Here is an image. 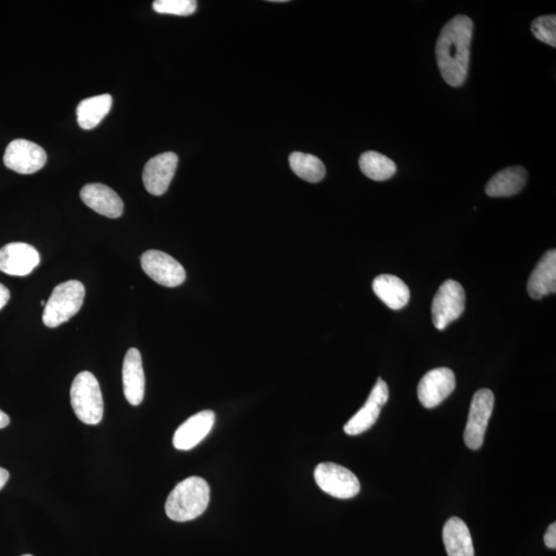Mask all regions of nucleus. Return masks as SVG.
Wrapping results in <instances>:
<instances>
[{
    "label": "nucleus",
    "instance_id": "21",
    "mask_svg": "<svg viewBox=\"0 0 556 556\" xmlns=\"http://www.w3.org/2000/svg\"><path fill=\"white\" fill-rule=\"evenodd\" d=\"M112 106L113 98L110 94L94 96L81 101L76 107L79 125L85 130L93 129L110 113Z\"/></svg>",
    "mask_w": 556,
    "mask_h": 556
},
{
    "label": "nucleus",
    "instance_id": "20",
    "mask_svg": "<svg viewBox=\"0 0 556 556\" xmlns=\"http://www.w3.org/2000/svg\"><path fill=\"white\" fill-rule=\"evenodd\" d=\"M443 542L449 556H475L470 530L458 517H451L445 523Z\"/></svg>",
    "mask_w": 556,
    "mask_h": 556
},
{
    "label": "nucleus",
    "instance_id": "30",
    "mask_svg": "<svg viewBox=\"0 0 556 556\" xmlns=\"http://www.w3.org/2000/svg\"><path fill=\"white\" fill-rule=\"evenodd\" d=\"M41 304H42V306H46V302H44V301H43H43L41 302Z\"/></svg>",
    "mask_w": 556,
    "mask_h": 556
},
{
    "label": "nucleus",
    "instance_id": "5",
    "mask_svg": "<svg viewBox=\"0 0 556 556\" xmlns=\"http://www.w3.org/2000/svg\"><path fill=\"white\" fill-rule=\"evenodd\" d=\"M466 294L464 287L456 280L449 279L439 287L432 304L435 327L442 331L447 325L463 315Z\"/></svg>",
    "mask_w": 556,
    "mask_h": 556
},
{
    "label": "nucleus",
    "instance_id": "27",
    "mask_svg": "<svg viewBox=\"0 0 556 556\" xmlns=\"http://www.w3.org/2000/svg\"><path fill=\"white\" fill-rule=\"evenodd\" d=\"M11 293L5 286L0 284V309H3L8 304Z\"/></svg>",
    "mask_w": 556,
    "mask_h": 556
},
{
    "label": "nucleus",
    "instance_id": "17",
    "mask_svg": "<svg viewBox=\"0 0 556 556\" xmlns=\"http://www.w3.org/2000/svg\"><path fill=\"white\" fill-rule=\"evenodd\" d=\"M556 291V252L548 251L536 264L528 283V292L539 300Z\"/></svg>",
    "mask_w": 556,
    "mask_h": 556
},
{
    "label": "nucleus",
    "instance_id": "1",
    "mask_svg": "<svg viewBox=\"0 0 556 556\" xmlns=\"http://www.w3.org/2000/svg\"><path fill=\"white\" fill-rule=\"evenodd\" d=\"M473 29L471 19L458 15L440 32L436 43L437 64L443 80L451 87H461L468 78Z\"/></svg>",
    "mask_w": 556,
    "mask_h": 556
},
{
    "label": "nucleus",
    "instance_id": "24",
    "mask_svg": "<svg viewBox=\"0 0 556 556\" xmlns=\"http://www.w3.org/2000/svg\"><path fill=\"white\" fill-rule=\"evenodd\" d=\"M153 9L158 14L184 17L194 14L197 9V3L194 0H157V2L153 4Z\"/></svg>",
    "mask_w": 556,
    "mask_h": 556
},
{
    "label": "nucleus",
    "instance_id": "6",
    "mask_svg": "<svg viewBox=\"0 0 556 556\" xmlns=\"http://www.w3.org/2000/svg\"><path fill=\"white\" fill-rule=\"evenodd\" d=\"M315 479L319 489L337 498H351L360 493L359 479L341 465L319 464L315 470Z\"/></svg>",
    "mask_w": 556,
    "mask_h": 556
},
{
    "label": "nucleus",
    "instance_id": "23",
    "mask_svg": "<svg viewBox=\"0 0 556 556\" xmlns=\"http://www.w3.org/2000/svg\"><path fill=\"white\" fill-rule=\"evenodd\" d=\"M290 166L294 174L309 183H318L325 176L324 163L317 157L304 154L301 152H294L289 158Z\"/></svg>",
    "mask_w": 556,
    "mask_h": 556
},
{
    "label": "nucleus",
    "instance_id": "4",
    "mask_svg": "<svg viewBox=\"0 0 556 556\" xmlns=\"http://www.w3.org/2000/svg\"><path fill=\"white\" fill-rule=\"evenodd\" d=\"M85 286L79 280H69L55 287L44 306L43 322L48 328H57L74 317L85 299Z\"/></svg>",
    "mask_w": 556,
    "mask_h": 556
},
{
    "label": "nucleus",
    "instance_id": "10",
    "mask_svg": "<svg viewBox=\"0 0 556 556\" xmlns=\"http://www.w3.org/2000/svg\"><path fill=\"white\" fill-rule=\"evenodd\" d=\"M456 388V375L449 368H436L429 371L419 381V400L426 408L441 404Z\"/></svg>",
    "mask_w": 556,
    "mask_h": 556
},
{
    "label": "nucleus",
    "instance_id": "16",
    "mask_svg": "<svg viewBox=\"0 0 556 556\" xmlns=\"http://www.w3.org/2000/svg\"><path fill=\"white\" fill-rule=\"evenodd\" d=\"M123 388L125 398L133 406L143 402L145 391V379L142 355L137 348L127 351L123 364Z\"/></svg>",
    "mask_w": 556,
    "mask_h": 556
},
{
    "label": "nucleus",
    "instance_id": "28",
    "mask_svg": "<svg viewBox=\"0 0 556 556\" xmlns=\"http://www.w3.org/2000/svg\"><path fill=\"white\" fill-rule=\"evenodd\" d=\"M10 478V473L0 466V490L4 488Z\"/></svg>",
    "mask_w": 556,
    "mask_h": 556
},
{
    "label": "nucleus",
    "instance_id": "26",
    "mask_svg": "<svg viewBox=\"0 0 556 556\" xmlns=\"http://www.w3.org/2000/svg\"><path fill=\"white\" fill-rule=\"evenodd\" d=\"M545 545L548 548L555 549L556 548V523L553 522L552 525L549 526L547 532L544 536Z\"/></svg>",
    "mask_w": 556,
    "mask_h": 556
},
{
    "label": "nucleus",
    "instance_id": "14",
    "mask_svg": "<svg viewBox=\"0 0 556 556\" xmlns=\"http://www.w3.org/2000/svg\"><path fill=\"white\" fill-rule=\"evenodd\" d=\"M81 200L94 212L118 219L124 212V203L110 187L102 184H88L81 190Z\"/></svg>",
    "mask_w": 556,
    "mask_h": 556
},
{
    "label": "nucleus",
    "instance_id": "2",
    "mask_svg": "<svg viewBox=\"0 0 556 556\" xmlns=\"http://www.w3.org/2000/svg\"><path fill=\"white\" fill-rule=\"evenodd\" d=\"M209 500L210 488L207 481L192 476L171 491L165 504L166 514L177 522L193 521L206 513Z\"/></svg>",
    "mask_w": 556,
    "mask_h": 556
},
{
    "label": "nucleus",
    "instance_id": "22",
    "mask_svg": "<svg viewBox=\"0 0 556 556\" xmlns=\"http://www.w3.org/2000/svg\"><path fill=\"white\" fill-rule=\"evenodd\" d=\"M359 164L363 174L376 182L388 181L397 172L392 159L374 151L364 153Z\"/></svg>",
    "mask_w": 556,
    "mask_h": 556
},
{
    "label": "nucleus",
    "instance_id": "18",
    "mask_svg": "<svg viewBox=\"0 0 556 556\" xmlns=\"http://www.w3.org/2000/svg\"><path fill=\"white\" fill-rule=\"evenodd\" d=\"M372 287L375 295L393 310L404 309L411 299V291L404 281L391 274L377 277Z\"/></svg>",
    "mask_w": 556,
    "mask_h": 556
},
{
    "label": "nucleus",
    "instance_id": "25",
    "mask_svg": "<svg viewBox=\"0 0 556 556\" xmlns=\"http://www.w3.org/2000/svg\"><path fill=\"white\" fill-rule=\"evenodd\" d=\"M532 32L536 40L545 43L548 46L556 47V16L548 15L535 19Z\"/></svg>",
    "mask_w": 556,
    "mask_h": 556
},
{
    "label": "nucleus",
    "instance_id": "8",
    "mask_svg": "<svg viewBox=\"0 0 556 556\" xmlns=\"http://www.w3.org/2000/svg\"><path fill=\"white\" fill-rule=\"evenodd\" d=\"M4 162L6 168L20 175H32L47 163L42 146L27 139H15L6 148Z\"/></svg>",
    "mask_w": 556,
    "mask_h": 556
},
{
    "label": "nucleus",
    "instance_id": "3",
    "mask_svg": "<svg viewBox=\"0 0 556 556\" xmlns=\"http://www.w3.org/2000/svg\"><path fill=\"white\" fill-rule=\"evenodd\" d=\"M74 411L82 423L98 425L104 418V398L98 379L88 371L75 376L70 388Z\"/></svg>",
    "mask_w": 556,
    "mask_h": 556
},
{
    "label": "nucleus",
    "instance_id": "31",
    "mask_svg": "<svg viewBox=\"0 0 556 556\" xmlns=\"http://www.w3.org/2000/svg\"><path fill=\"white\" fill-rule=\"evenodd\" d=\"M22 556H32V555H30V554H25V555H22Z\"/></svg>",
    "mask_w": 556,
    "mask_h": 556
},
{
    "label": "nucleus",
    "instance_id": "9",
    "mask_svg": "<svg viewBox=\"0 0 556 556\" xmlns=\"http://www.w3.org/2000/svg\"><path fill=\"white\" fill-rule=\"evenodd\" d=\"M140 263L146 276L163 286H181L187 277L181 263L171 255L155 249L144 253Z\"/></svg>",
    "mask_w": 556,
    "mask_h": 556
},
{
    "label": "nucleus",
    "instance_id": "11",
    "mask_svg": "<svg viewBox=\"0 0 556 556\" xmlns=\"http://www.w3.org/2000/svg\"><path fill=\"white\" fill-rule=\"evenodd\" d=\"M40 254L24 242H12L0 248V271L12 277H27L40 265Z\"/></svg>",
    "mask_w": 556,
    "mask_h": 556
},
{
    "label": "nucleus",
    "instance_id": "15",
    "mask_svg": "<svg viewBox=\"0 0 556 556\" xmlns=\"http://www.w3.org/2000/svg\"><path fill=\"white\" fill-rule=\"evenodd\" d=\"M215 414L212 411H204L185 420L175 433L174 446L178 450H193L212 431Z\"/></svg>",
    "mask_w": 556,
    "mask_h": 556
},
{
    "label": "nucleus",
    "instance_id": "12",
    "mask_svg": "<svg viewBox=\"0 0 556 556\" xmlns=\"http://www.w3.org/2000/svg\"><path fill=\"white\" fill-rule=\"evenodd\" d=\"M388 400V387L381 379L377 380L368 400L359 411L344 426V432L349 436H356L372 427L379 419L381 409Z\"/></svg>",
    "mask_w": 556,
    "mask_h": 556
},
{
    "label": "nucleus",
    "instance_id": "29",
    "mask_svg": "<svg viewBox=\"0 0 556 556\" xmlns=\"http://www.w3.org/2000/svg\"><path fill=\"white\" fill-rule=\"evenodd\" d=\"M9 425V415L4 413L3 411H0V429H4V427H8Z\"/></svg>",
    "mask_w": 556,
    "mask_h": 556
},
{
    "label": "nucleus",
    "instance_id": "13",
    "mask_svg": "<svg viewBox=\"0 0 556 556\" xmlns=\"http://www.w3.org/2000/svg\"><path fill=\"white\" fill-rule=\"evenodd\" d=\"M178 157L175 153H163L149 160L143 172L145 188L150 194L161 196L168 190L176 175Z\"/></svg>",
    "mask_w": 556,
    "mask_h": 556
},
{
    "label": "nucleus",
    "instance_id": "19",
    "mask_svg": "<svg viewBox=\"0 0 556 556\" xmlns=\"http://www.w3.org/2000/svg\"><path fill=\"white\" fill-rule=\"evenodd\" d=\"M528 172L522 166H513L498 171L490 178L485 192L489 197L513 196L525 188Z\"/></svg>",
    "mask_w": 556,
    "mask_h": 556
},
{
    "label": "nucleus",
    "instance_id": "7",
    "mask_svg": "<svg viewBox=\"0 0 556 556\" xmlns=\"http://www.w3.org/2000/svg\"><path fill=\"white\" fill-rule=\"evenodd\" d=\"M494 405L495 395L490 389H481L473 397L464 433L465 443L470 450H477L482 446Z\"/></svg>",
    "mask_w": 556,
    "mask_h": 556
}]
</instances>
